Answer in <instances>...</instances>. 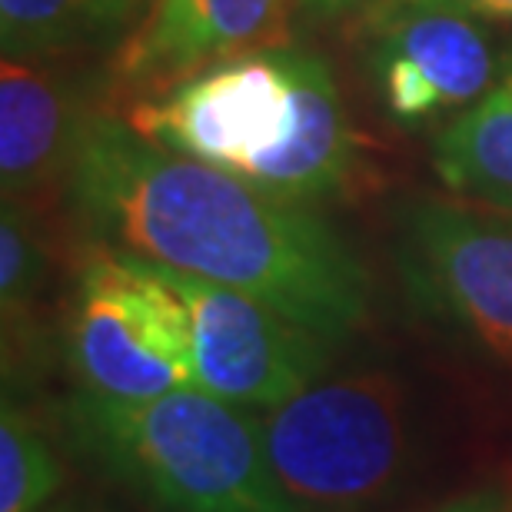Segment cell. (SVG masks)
Returning a JSON list of instances; mask_svg holds the SVG:
<instances>
[{"label":"cell","instance_id":"obj_1","mask_svg":"<svg viewBox=\"0 0 512 512\" xmlns=\"http://www.w3.org/2000/svg\"><path fill=\"white\" fill-rule=\"evenodd\" d=\"M67 193L110 247L256 296L330 343L370 313V276L313 207L163 150L114 110L90 124Z\"/></svg>","mask_w":512,"mask_h":512},{"label":"cell","instance_id":"obj_2","mask_svg":"<svg viewBox=\"0 0 512 512\" xmlns=\"http://www.w3.org/2000/svg\"><path fill=\"white\" fill-rule=\"evenodd\" d=\"M74 426L160 512H296L266 459L260 413L203 386L143 403L80 389Z\"/></svg>","mask_w":512,"mask_h":512},{"label":"cell","instance_id":"obj_3","mask_svg":"<svg viewBox=\"0 0 512 512\" xmlns=\"http://www.w3.org/2000/svg\"><path fill=\"white\" fill-rule=\"evenodd\" d=\"M263 446L296 512H366L406 463V393L389 373L316 380L260 413Z\"/></svg>","mask_w":512,"mask_h":512},{"label":"cell","instance_id":"obj_4","mask_svg":"<svg viewBox=\"0 0 512 512\" xmlns=\"http://www.w3.org/2000/svg\"><path fill=\"white\" fill-rule=\"evenodd\" d=\"M67 360L84 393L143 403L193 373L190 316L157 263L120 247H94L67 320Z\"/></svg>","mask_w":512,"mask_h":512},{"label":"cell","instance_id":"obj_5","mask_svg":"<svg viewBox=\"0 0 512 512\" xmlns=\"http://www.w3.org/2000/svg\"><path fill=\"white\" fill-rule=\"evenodd\" d=\"M396 260L426 313L512 363V210L409 197L396 210Z\"/></svg>","mask_w":512,"mask_h":512},{"label":"cell","instance_id":"obj_6","mask_svg":"<svg viewBox=\"0 0 512 512\" xmlns=\"http://www.w3.org/2000/svg\"><path fill=\"white\" fill-rule=\"evenodd\" d=\"M296 117L300 104L286 44L233 57L124 114L157 147L240 177H250L290 140Z\"/></svg>","mask_w":512,"mask_h":512},{"label":"cell","instance_id":"obj_7","mask_svg":"<svg viewBox=\"0 0 512 512\" xmlns=\"http://www.w3.org/2000/svg\"><path fill=\"white\" fill-rule=\"evenodd\" d=\"M160 270L187 306L193 373L207 393L250 413H270L323 380L330 340L320 333L306 330L256 296L170 266Z\"/></svg>","mask_w":512,"mask_h":512},{"label":"cell","instance_id":"obj_8","mask_svg":"<svg viewBox=\"0 0 512 512\" xmlns=\"http://www.w3.org/2000/svg\"><path fill=\"white\" fill-rule=\"evenodd\" d=\"M366 64L383 107L403 124L463 114L496 84L503 60L483 20L426 0H396L360 24Z\"/></svg>","mask_w":512,"mask_h":512},{"label":"cell","instance_id":"obj_9","mask_svg":"<svg viewBox=\"0 0 512 512\" xmlns=\"http://www.w3.org/2000/svg\"><path fill=\"white\" fill-rule=\"evenodd\" d=\"M293 0H153L114 47L104 70V104L130 107L157 100L203 70L233 57L286 44Z\"/></svg>","mask_w":512,"mask_h":512},{"label":"cell","instance_id":"obj_10","mask_svg":"<svg viewBox=\"0 0 512 512\" xmlns=\"http://www.w3.org/2000/svg\"><path fill=\"white\" fill-rule=\"evenodd\" d=\"M107 104L57 57H4L0 70V180L4 200L37 207L70 183L90 124Z\"/></svg>","mask_w":512,"mask_h":512},{"label":"cell","instance_id":"obj_11","mask_svg":"<svg viewBox=\"0 0 512 512\" xmlns=\"http://www.w3.org/2000/svg\"><path fill=\"white\" fill-rule=\"evenodd\" d=\"M286 60L296 80L300 117L290 140L247 180L273 197L316 207L356 187L363 173V153L326 57L286 40Z\"/></svg>","mask_w":512,"mask_h":512},{"label":"cell","instance_id":"obj_12","mask_svg":"<svg viewBox=\"0 0 512 512\" xmlns=\"http://www.w3.org/2000/svg\"><path fill=\"white\" fill-rule=\"evenodd\" d=\"M433 167L453 197L512 210V50L496 84L436 137Z\"/></svg>","mask_w":512,"mask_h":512},{"label":"cell","instance_id":"obj_13","mask_svg":"<svg viewBox=\"0 0 512 512\" xmlns=\"http://www.w3.org/2000/svg\"><path fill=\"white\" fill-rule=\"evenodd\" d=\"M153 0H0L4 57H70L120 47Z\"/></svg>","mask_w":512,"mask_h":512},{"label":"cell","instance_id":"obj_14","mask_svg":"<svg viewBox=\"0 0 512 512\" xmlns=\"http://www.w3.org/2000/svg\"><path fill=\"white\" fill-rule=\"evenodd\" d=\"M64 483L54 449L24 409H0V512H40Z\"/></svg>","mask_w":512,"mask_h":512},{"label":"cell","instance_id":"obj_15","mask_svg":"<svg viewBox=\"0 0 512 512\" xmlns=\"http://www.w3.org/2000/svg\"><path fill=\"white\" fill-rule=\"evenodd\" d=\"M30 210H34L30 203L4 200V217H0V306L7 326L24 320L47 273L44 237Z\"/></svg>","mask_w":512,"mask_h":512},{"label":"cell","instance_id":"obj_16","mask_svg":"<svg viewBox=\"0 0 512 512\" xmlns=\"http://www.w3.org/2000/svg\"><path fill=\"white\" fill-rule=\"evenodd\" d=\"M296 17L310 20V24H346L353 27L356 20L373 14L386 0H293Z\"/></svg>","mask_w":512,"mask_h":512},{"label":"cell","instance_id":"obj_17","mask_svg":"<svg viewBox=\"0 0 512 512\" xmlns=\"http://www.w3.org/2000/svg\"><path fill=\"white\" fill-rule=\"evenodd\" d=\"M386 4H396V0H386ZM426 4L463 10V14L483 20V24H509L512 27V0H426ZM356 24H360V20H356Z\"/></svg>","mask_w":512,"mask_h":512},{"label":"cell","instance_id":"obj_18","mask_svg":"<svg viewBox=\"0 0 512 512\" xmlns=\"http://www.w3.org/2000/svg\"><path fill=\"white\" fill-rule=\"evenodd\" d=\"M426 512H512V499L499 489H476V493H463Z\"/></svg>","mask_w":512,"mask_h":512}]
</instances>
